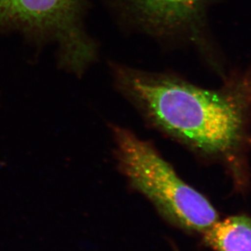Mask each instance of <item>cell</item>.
Instances as JSON below:
<instances>
[{
    "label": "cell",
    "mask_w": 251,
    "mask_h": 251,
    "mask_svg": "<svg viewBox=\"0 0 251 251\" xmlns=\"http://www.w3.org/2000/svg\"><path fill=\"white\" fill-rule=\"evenodd\" d=\"M149 29L176 33L196 27L207 0H109Z\"/></svg>",
    "instance_id": "3957f363"
},
{
    "label": "cell",
    "mask_w": 251,
    "mask_h": 251,
    "mask_svg": "<svg viewBox=\"0 0 251 251\" xmlns=\"http://www.w3.org/2000/svg\"><path fill=\"white\" fill-rule=\"evenodd\" d=\"M176 251H177V250H176Z\"/></svg>",
    "instance_id": "5b68a950"
},
{
    "label": "cell",
    "mask_w": 251,
    "mask_h": 251,
    "mask_svg": "<svg viewBox=\"0 0 251 251\" xmlns=\"http://www.w3.org/2000/svg\"><path fill=\"white\" fill-rule=\"evenodd\" d=\"M202 236L215 251H251V218L234 215L219 220Z\"/></svg>",
    "instance_id": "277c9868"
},
{
    "label": "cell",
    "mask_w": 251,
    "mask_h": 251,
    "mask_svg": "<svg viewBox=\"0 0 251 251\" xmlns=\"http://www.w3.org/2000/svg\"><path fill=\"white\" fill-rule=\"evenodd\" d=\"M113 133L119 172L130 190L149 201L163 220L201 234L220 220L207 198L184 182L152 145L120 126Z\"/></svg>",
    "instance_id": "7a4b0ae2"
},
{
    "label": "cell",
    "mask_w": 251,
    "mask_h": 251,
    "mask_svg": "<svg viewBox=\"0 0 251 251\" xmlns=\"http://www.w3.org/2000/svg\"><path fill=\"white\" fill-rule=\"evenodd\" d=\"M119 85L153 125L237 175L251 148V68L218 89L117 67Z\"/></svg>",
    "instance_id": "6da1fadb"
}]
</instances>
